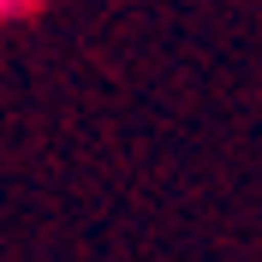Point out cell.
<instances>
[{"instance_id":"1","label":"cell","mask_w":262,"mask_h":262,"mask_svg":"<svg viewBox=\"0 0 262 262\" xmlns=\"http://www.w3.org/2000/svg\"><path fill=\"white\" fill-rule=\"evenodd\" d=\"M48 0H0V24H18V18H36Z\"/></svg>"}]
</instances>
